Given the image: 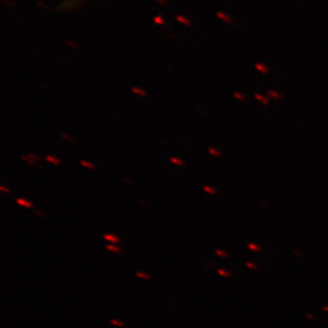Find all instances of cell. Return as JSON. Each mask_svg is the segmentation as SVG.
<instances>
[{"mask_svg": "<svg viewBox=\"0 0 328 328\" xmlns=\"http://www.w3.org/2000/svg\"><path fill=\"white\" fill-rule=\"evenodd\" d=\"M170 163L173 164V165H175V166H180V167L184 166V161L181 159V158H178V157H174V156L170 157Z\"/></svg>", "mask_w": 328, "mask_h": 328, "instance_id": "obj_8", "label": "cell"}, {"mask_svg": "<svg viewBox=\"0 0 328 328\" xmlns=\"http://www.w3.org/2000/svg\"><path fill=\"white\" fill-rule=\"evenodd\" d=\"M208 152L210 154H212V155H216V156H220V155H221V153H220L218 150H216V149H214V148L208 149Z\"/></svg>", "mask_w": 328, "mask_h": 328, "instance_id": "obj_14", "label": "cell"}, {"mask_svg": "<svg viewBox=\"0 0 328 328\" xmlns=\"http://www.w3.org/2000/svg\"><path fill=\"white\" fill-rule=\"evenodd\" d=\"M176 20L180 21L181 24H183L184 26H188V27L191 24V20H190L189 18L186 17V16H183V15H178V16H176Z\"/></svg>", "mask_w": 328, "mask_h": 328, "instance_id": "obj_6", "label": "cell"}, {"mask_svg": "<svg viewBox=\"0 0 328 328\" xmlns=\"http://www.w3.org/2000/svg\"><path fill=\"white\" fill-rule=\"evenodd\" d=\"M21 159L24 161H26V163H27L28 165H30V166H35L36 165V161H33V159H31V158H30L28 155H21Z\"/></svg>", "mask_w": 328, "mask_h": 328, "instance_id": "obj_9", "label": "cell"}, {"mask_svg": "<svg viewBox=\"0 0 328 328\" xmlns=\"http://www.w3.org/2000/svg\"><path fill=\"white\" fill-rule=\"evenodd\" d=\"M0 190H1L2 192H5V193H10L11 192V190L9 189V188L5 187L4 185H1V186H0Z\"/></svg>", "mask_w": 328, "mask_h": 328, "instance_id": "obj_16", "label": "cell"}, {"mask_svg": "<svg viewBox=\"0 0 328 328\" xmlns=\"http://www.w3.org/2000/svg\"><path fill=\"white\" fill-rule=\"evenodd\" d=\"M136 276L138 277V278H141V279H144V280H150L151 279L150 275L147 274V273H144V272H137Z\"/></svg>", "mask_w": 328, "mask_h": 328, "instance_id": "obj_11", "label": "cell"}, {"mask_svg": "<svg viewBox=\"0 0 328 328\" xmlns=\"http://www.w3.org/2000/svg\"><path fill=\"white\" fill-rule=\"evenodd\" d=\"M16 203H17L19 206L24 207V208H32V207L34 206V204H33L31 201H29V200H27V199H24V198H17V199H16Z\"/></svg>", "mask_w": 328, "mask_h": 328, "instance_id": "obj_1", "label": "cell"}, {"mask_svg": "<svg viewBox=\"0 0 328 328\" xmlns=\"http://www.w3.org/2000/svg\"><path fill=\"white\" fill-rule=\"evenodd\" d=\"M103 238H104V240L108 241V242L113 243V244H116V243L120 242V238L117 237L116 235H114V234H104Z\"/></svg>", "mask_w": 328, "mask_h": 328, "instance_id": "obj_2", "label": "cell"}, {"mask_svg": "<svg viewBox=\"0 0 328 328\" xmlns=\"http://www.w3.org/2000/svg\"><path fill=\"white\" fill-rule=\"evenodd\" d=\"M61 137H62V138H63V139H65V140H67V141H70V142H73V141L75 140V139L73 138L72 136H70V135H69V134H66V133H63V134H62V135H61Z\"/></svg>", "mask_w": 328, "mask_h": 328, "instance_id": "obj_12", "label": "cell"}, {"mask_svg": "<svg viewBox=\"0 0 328 328\" xmlns=\"http://www.w3.org/2000/svg\"><path fill=\"white\" fill-rule=\"evenodd\" d=\"M45 161H48L49 164H52V165H54V166H60L62 164V161L60 158L55 157L54 155H50V154L45 157Z\"/></svg>", "mask_w": 328, "mask_h": 328, "instance_id": "obj_3", "label": "cell"}, {"mask_svg": "<svg viewBox=\"0 0 328 328\" xmlns=\"http://www.w3.org/2000/svg\"><path fill=\"white\" fill-rule=\"evenodd\" d=\"M80 165L82 166V167L88 169V170H94V169L96 168V166L94 165L92 163H90V161H84V159L80 161Z\"/></svg>", "mask_w": 328, "mask_h": 328, "instance_id": "obj_7", "label": "cell"}, {"mask_svg": "<svg viewBox=\"0 0 328 328\" xmlns=\"http://www.w3.org/2000/svg\"><path fill=\"white\" fill-rule=\"evenodd\" d=\"M154 22H155L156 24H165V21H164V19H163V16H161V15H157V16L154 17Z\"/></svg>", "mask_w": 328, "mask_h": 328, "instance_id": "obj_13", "label": "cell"}, {"mask_svg": "<svg viewBox=\"0 0 328 328\" xmlns=\"http://www.w3.org/2000/svg\"><path fill=\"white\" fill-rule=\"evenodd\" d=\"M67 44H68L69 46L73 47V48H80V46H79L78 44H74V43H72V41H67Z\"/></svg>", "mask_w": 328, "mask_h": 328, "instance_id": "obj_17", "label": "cell"}, {"mask_svg": "<svg viewBox=\"0 0 328 328\" xmlns=\"http://www.w3.org/2000/svg\"><path fill=\"white\" fill-rule=\"evenodd\" d=\"M131 90H132V92H133L134 95L138 96V97H140V98L147 97V91L144 89H142V88H140V87H137V86H133V87L131 88Z\"/></svg>", "mask_w": 328, "mask_h": 328, "instance_id": "obj_4", "label": "cell"}, {"mask_svg": "<svg viewBox=\"0 0 328 328\" xmlns=\"http://www.w3.org/2000/svg\"><path fill=\"white\" fill-rule=\"evenodd\" d=\"M105 248H106L107 251H109V252L114 253V254L121 253V248H120L118 245H116V244H113V243H108L107 245H105Z\"/></svg>", "mask_w": 328, "mask_h": 328, "instance_id": "obj_5", "label": "cell"}, {"mask_svg": "<svg viewBox=\"0 0 328 328\" xmlns=\"http://www.w3.org/2000/svg\"><path fill=\"white\" fill-rule=\"evenodd\" d=\"M203 189H204L205 192H208V193H214V195L217 192L216 190L214 189V188H210L209 186H204V188H203Z\"/></svg>", "mask_w": 328, "mask_h": 328, "instance_id": "obj_15", "label": "cell"}, {"mask_svg": "<svg viewBox=\"0 0 328 328\" xmlns=\"http://www.w3.org/2000/svg\"><path fill=\"white\" fill-rule=\"evenodd\" d=\"M218 16H219V17H220V18H222V19L226 20V21H228V20H229V18L227 17V16H225V15H224V14H222V13H218Z\"/></svg>", "mask_w": 328, "mask_h": 328, "instance_id": "obj_18", "label": "cell"}, {"mask_svg": "<svg viewBox=\"0 0 328 328\" xmlns=\"http://www.w3.org/2000/svg\"><path fill=\"white\" fill-rule=\"evenodd\" d=\"M109 323L114 326H117V327H123L124 326V322L120 321V320H116V318H112V320L109 321Z\"/></svg>", "mask_w": 328, "mask_h": 328, "instance_id": "obj_10", "label": "cell"}, {"mask_svg": "<svg viewBox=\"0 0 328 328\" xmlns=\"http://www.w3.org/2000/svg\"><path fill=\"white\" fill-rule=\"evenodd\" d=\"M156 1H158V2L161 3H165V0H156Z\"/></svg>", "mask_w": 328, "mask_h": 328, "instance_id": "obj_19", "label": "cell"}]
</instances>
